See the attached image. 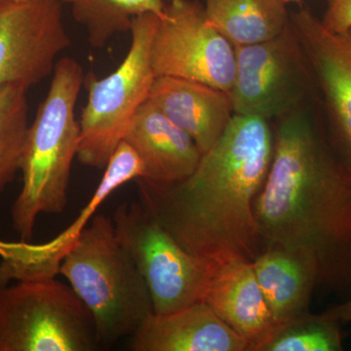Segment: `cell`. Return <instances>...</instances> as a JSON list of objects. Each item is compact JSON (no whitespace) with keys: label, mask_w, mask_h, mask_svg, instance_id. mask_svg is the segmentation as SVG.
<instances>
[{"label":"cell","mask_w":351,"mask_h":351,"mask_svg":"<svg viewBox=\"0 0 351 351\" xmlns=\"http://www.w3.org/2000/svg\"><path fill=\"white\" fill-rule=\"evenodd\" d=\"M84 78L75 59L59 60L47 96L27 128L20 169L23 186L11 211L14 230L22 241H31L41 214H61L68 204L80 136L75 105Z\"/></svg>","instance_id":"cell-3"},{"label":"cell","mask_w":351,"mask_h":351,"mask_svg":"<svg viewBox=\"0 0 351 351\" xmlns=\"http://www.w3.org/2000/svg\"><path fill=\"white\" fill-rule=\"evenodd\" d=\"M328 31L343 32L351 29V0H326V11L321 19Z\"/></svg>","instance_id":"cell-22"},{"label":"cell","mask_w":351,"mask_h":351,"mask_svg":"<svg viewBox=\"0 0 351 351\" xmlns=\"http://www.w3.org/2000/svg\"><path fill=\"white\" fill-rule=\"evenodd\" d=\"M101 348L93 316L55 277L0 287V351H92Z\"/></svg>","instance_id":"cell-6"},{"label":"cell","mask_w":351,"mask_h":351,"mask_svg":"<svg viewBox=\"0 0 351 351\" xmlns=\"http://www.w3.org/2000/svg\"><path fill=\"white\" fill-rule=\"evenodd\" d=\"M143 175L142 161L130 145L122 141L86 207L63 233L44 244L0 239V287L13 281L56 277L64 256L96 215L101 203L120 186Z\"/></svg>","instance_id":"cell-12"},{"label":"cell","mask_w":351,"mask_h":351,"mask_svg":"<svg viewBox=\"0 0 351 351\" xmlns=\"http://www.w3.org/2000/svg\"><path fill=\"white\" fill-rule=\"evenodd\" d=\"M112 219L117 239L149 288L154 313L203 301L216 267L182 248L140 201L119 205Z\"/></svg>","instance_id":"cell-8"},{"label":"cell","mask_w":351,"mask_h":351,"mask_svg":"<svg viewBox=\"0 0 351 351\" xmlns=\"http://www.w3.org/2000/svg\"><path fill=\"white\" fill-rule=\"evenodd\" d=\"M325 313L336 318L339 322L351 323V297L346 302L327 309Z\"/></svg>","instance_id":"cell-23"},{"label":"cell","mask_w":351,"mask_h":351,"mask_svg":"<svg viewBox=\"0 0 351 351\" xmlns=\"http://www.w3.org/2000/svg\"><path fill=\"white\" fill-rule=\"evenodd\" d=\"M291 24L313 73L328 136L351 170V29L328 31L308 9L292 14Z\"/></svg>","instance_id":"cell-11"},{"label":"cell","mask_w":351,"mask_h":351,"mask_svg":"<svg viewBox=\"0 0 351 351\" xmlns=\"http://www.w3.org/2000/svg\"><path fill=\"white\" fill-rule=\"evenodd\" d=\"M158 19L152 13L136 17L130 29V48L119 68L101 80L93 73L84 78L88 101L80 117L77 151L83 165L106 169L134 115L149 99L156 77L151 50Z\"/></svg>","instance_id":"cell-5"},{"label":"cell","mask_w":351,"mask_h":351,"mask_svg":"<svg viewBox=\"0 0 351 351\" xmlns=\"http://www.w3.org/2000/svg\"><path fill=\"white\" fill-rule=\"evenodd\" d=\"M123 141L142 161L141 178L162 184L188 178L202 156L193 138L149 100L134 115Z\"/></svg>","instance_id":"cell-16"},{"label":"cell","mask_w":351,"mask_h":351,"mask_svg":"<svg viewBox=\"0 0 351 351\" xmlns=\"http://www.w3.org/2000/svg\"><path fill=\"white\" fill-rule=\"evenodd\" d=\"M272 154L270 122L234 114L186 179H136L140 202L191 255L214 267L233 258L252 262L263 251L254 204Z\"/></svg>","instance_id":"cell-2"},{"label":"cell","mask_w":351,"mask_h":351,"mask_svg":"<svg viewBox=\"0 0 351 351\" xmlns=\"http://www.w3.org/2000/svg\"><path fill=\"white\" fill-rule=\"evenodd\" d=\"M25 92L18 86L0 89V198L21 169L29 128Z\"/></svg>","instance_id":"cell-21"},{"label":"cell","mask_w":351,"mask_h":351,"mask_svg":"<svg viewBox=\"0 0 351 351\" xmlns=\"http://www.w3.org/2000/svg\"><path fill=\"white\" fill-rule=\"evenodd\" d=\"M61 0H0V89L27 91L54 71L71 45Z\"/></svg>","instance_id":"cell-10"},{"label":"cell","mask_w":351,"mask_h":351,"mask_svg":"<svg viewBox=\"0 0 351 351\" xmlns=\"http://www.w3.org/2000/svg\"><path fill=\"white\" fill-rule=\"evenodd\" d=\"M203 302L257 351L277 324L272 317L250 261L233 258L217 265Z\"/></svg>","instance_id":"cell-15"},{"label":"cell","mask_w":351,"mask_h":351,"mask_svg":"<svg viewBox=\"0 0 351 351\" xmlns=\"http://www.w3.org/2000/svg\"><path fill=\"white\" fill-rule=\"evenodd\" d=\"M71 6L76 22L85 27L88 43L101 49L117 34L130 32L132 23L143 14L162 17L163 0H61Z\"/></svg>","instance_id":"cell-19"},{"label":"cell","mask_w":351,"mask_h":351,"mask_svg":"<svg viewBox=\"0 0 351 351\" xmlns=\"http://www.w3.org/2000/svg\"><path fill=\"white\" fill-rule=\"evenodd\" d=\"M59 274L93 316L101 346L131 337L154 313L149 288L106 215L92 218L64 256Z\"/></svg>","instance_id":"cell-4"},{"label":"cell","mask_w":351,"mask_h":351,"mask_svg":"<svg viewBox=\"0 0 351 351\" xmlns=\"http://www.w3.org/2000/svg\"><path fill=\"white\" fill-rule=\"evenodd\" d=\"M147 100L193 138L201 154L216 145L234 115L228 92L174 76H156Z\"/></svg>","instance_id":"cell-14"},{"label":"cell","mask_w":351,"mask_h":351,"mask_svg":"<svg viewBox=\"0 0 351 351\" xmlns=\"http://www.w3.org/2000/svg\"><path fill=\"white\" fill-rule=\"evenodd\" d=\"M269 174L254 204L265 249L313 265L317 288L351 297V170L319 105L274 120Z\"/></svg>","instance_id":"cell-1"},{"label":"cell","mask_w":351,"mask_h":351,"mask_svg":"<svg viewBox=\"0 0 351 351\" xmlns=\"http://www.w3.org/2000/svg\"><path fill=\"white\" fill-rule=\"evenodd\" d=\"M151 58L156 76L204 83L230 93L237 68L235 47L208 19L197 0H172L159 17Z\"/></svg>","instance_id":"cell-9"},{"label":"cell","mask_w":351,"mask_h":351,"mask_svg":"<svg viewBox=\"0 0 351 351\" xmlns=\"http://www.w3.org/2000/svg\"><path fill=\"white\" fill-rule=\"evenodd\" d=\"M251 263L277 326L309 311L317 288L311 263L279 249H265Z\"/></svg>","instance_id":"cell-17"},{"label":"cell","mask_w":351,"mask_h":351,"mask_svg":"<svg viewBox=\"0 0 351 351\" xmlns=\"http://www.w3.org/2000/svg\"><path fill=\"white\" fill-rule=\"evenodd\" d=\"M134 351H251V346L198 302L174 313H152L131 336Z\"/></svg>","instance_id":"cell-13"},{"label":"cell","mask_w":351,"mask_h":351,"mask_svg":"<svg viewBox=\"0 0 351 351\" xmlns=\"http://www.w3.org/2000/svg\"><path fill=\"white\" fill-rule=\"evenodd\" d=\"M13 1H23V0H13Z\"/></svg>","instance_id":"cell-25"},{"label":"cell","mask_w":351,"mask_h":351,"mask_svg":"<svg viewBox=\"0 0 351 351\" xmlns=\"http://www.w3.org/2000/svg\"><path fill=\"white\" fill-rule=\"evenodd\" d=\"M234 47V114L270 122L317 105L313 73L291 23L276 38Z\"/></svg>","instance_id":"cell-7"},{"label":"cell","mask_w":351,"mask_h":351,"mask_svg":"<svg viewBox=\"0 0 351 351\" xmlns=\"http://www.w3.org/2000/svg\"><path fill=\"white\" fill-rule=\"evenodd\" d=\"M341 322L327 313L300 314L276 327L257 351H341Z\"/></svg>","instance_id":"cell-20"},{"label":"cell","mask_w":351,"mask_h":351,"mask_svg":"<svg viewBox=\"0 0 351 351\" xmlns=\"http://www.w3.org/2000/svg\"><path fill=\"white\" fill-rule=\"evenodd\" d=\"M212 25L234 46L276 38L290 25L283 0H205Z\"/></svg>","instance_id":"cell-18"},{"label":"cell","mask_w":351,"mask_h":351,"mask_svg":"<svg viewBox=\"0 0 351 351\" xmlns=\"http://www.w3.org/2000/svg\"><path fill=\"white\" fill-rule=\"evenodd\" d=\"M285 3H291V2H295V3H297V2H301L302 0H283Z\"/></svg>","instance_id":"cell-24"}]
</instances>
